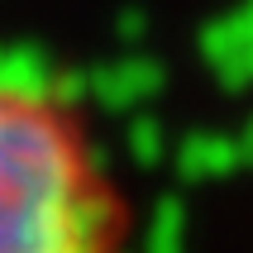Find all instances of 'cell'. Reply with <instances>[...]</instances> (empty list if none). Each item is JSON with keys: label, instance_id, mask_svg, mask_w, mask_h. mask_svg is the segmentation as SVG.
<instances>
[{"label": "cell", "instance_id": "1", "mask_svg": "<svg viewBox=\"0 0 253 253\" xmlns=\"http://www.w3.org/2000/svg\"><path fill=\"white\" fill-rule=\"evenodd\" d=\"M134 225L86 100L0 53V253H134Z\"/></svg>", "mask_w": 253, "mask_h": 253}]
</instances>
